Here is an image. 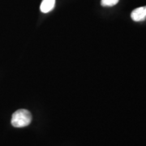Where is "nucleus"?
Returning <instances> with one entry per match:
<instances>
[{
  "mask_svg": "<svg viewBox=\"0 0 146 146\" xmlns=\"http://www.w3.org/2000/svg\"><path fill=\"white\" fill-rule=\"evenodd\" d=\"M32 115L30 111L25 109H20L15 111L11 117V125L15 127H24L30 124Z\"/></svg>",
  "mask_w": 146,
  "mask_h": 146,
  "instance_id": "nucleus-1",
  "label": "nucleus"
},
{
  "mask_svg": "<svg viewBox=\"0 0 146 146\" xmlns=\"http://www.w3.org/2000/svg\"><path fill=\"white\" fill-rule=\"evenodd\" d=\"M131 18L136 22L145 21L146 19V6L137 7L131 13Z\"/></svg>",
  "mask_w": 146,
  "mask_h": 146,
  "instance_id": "nucleus-2",
  "label": "nucleus"
},
{
  "mask_svg": "<svg viewBox=\"0 0 146 146\" xmlns=\"http://www.w3.org/2000/svg\"><path fill=\"white\" fill-rule=\"evenodd\" d=\"M55 6V0H42L40 5V10L42 13H49L54 9Z\"/></svg>",
  "mask_w": 146,
  "mask_h": 146,
  "instance_id": "nucleus-3",
  "label": "nucleus"
},
{
  "mask_svg": "<svg viewBox=\"0 0 146 146\" xmlns=\"http://www.w3.org/2000/svg\"><path fill=\"white\" fill-rule=\"evenodd\" d=\"M119 0H102L101 4L102 7H113L119 3Z\"/></svg>",
  "mask_w": 146,
  "mask_h": 146,
  "instance_id": "nucleus-4",
  "label": "nucleus"
}]
</instances>
